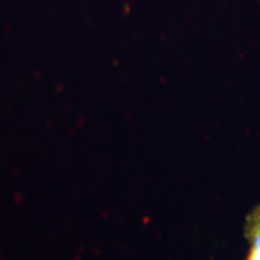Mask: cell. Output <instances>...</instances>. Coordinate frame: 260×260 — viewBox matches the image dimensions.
I'll return each instance as SVG.
<instances>
[{"label": "cell", "instance_id": "obj_1", "mask_svg": "<svg viewBox=\"0 0 260 260\" xmlns=\"http://www.w3.org/2000/svg\"><path fill=\"white\" fill-rule=\"evenodd\" d=\"M245 236L248 242L246 260H260V205L247 216Z\"/></svg>", "mask_w": 260, "mask_h": 260}]
</instances>
